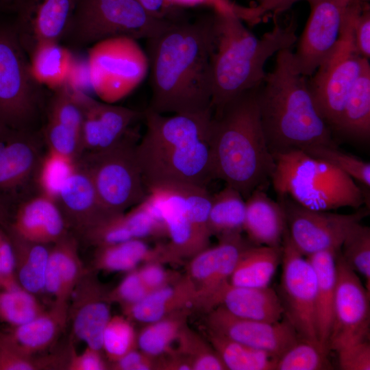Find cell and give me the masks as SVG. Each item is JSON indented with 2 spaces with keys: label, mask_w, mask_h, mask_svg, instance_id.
Masks as SVG:
<instances>
[{
  "label": "cell",
  "mask_w": 370,
  "mask_h": 370,
  "mask_svg": "<svg viewBox=\"0 0 370 370\" xmlns=\"http://www.w3.org/2000/svg\"><path fill=\"white\" fill-rule=\"evenodd\" d=\"M36 80L49 90L69 81L74 60L69 48L61 43L42 42L27 52Z\"/></svg>",
  "instance_id": "33"
},
{
  "label": "cell",
  "mask_w": 370,
  "mask_h": 370,
  "mask_svg": "<svg viewBox=\"0 0 370 370\" xmlns=\"http://www.w3.org/2000/svg\"><path fill=\"white\" fill-rule=\"evenodd\" d=\"M273 157L275 169L271 180L278 197L287 196L304 207L323 211L359 209L367 201L366 193L350 176L302 150Z\"/></svg>",
  "instance_id": "6"
},
{
  "label": "cell",
  "mask_w": 370,
  "mask_h": 370,
  "mask_svg": "<svg viewBox=\"0 0 370 370\" xmlns=\"http://www.w3.org/2000/svg\"><path fill=\"white\" fill-rule=\"evenodd\" d=\"M82 234L96 247L114 245L134 238L126 223L124 212L103 219Z\"/></svg>",
  "instance_id": "46"
},
{
  "label": "cell",
  "mask_w": 370,
  "mask_h": 370,
  "mask_svg": "<svg viewBox=\"0 0 370 370\" xmlns=\"http://www.w3.org/2000/svg\"><path fill=\"white\" fill-rule=\"evenodd\" d=\"M357 1H367V0H357Z\"/></svg>",
  "instance_id": "64"
},
{
  "label": "cell",
  "mask_w": 370,
  "mask_h": 370,
  "mask_svg": "<svg viewBox=\"0 0 370 370\" xmlns=\"http://www.w3.org/2000/svg\"><path fill=\"white\" fill-rule=\"evenodd\" d=\"M336 285L328 349L336 351L352 343L369 339V291L336 254Z\"/></svg>",
  "instance_id": "16"
},
{
  "label": "cell",
  "mask_w": 370,
  "mask_h": 370,
  "mask_svg": "<svg viewBox=\"0 0 370 370\" xmlns=\"http://www.w3.org/2000/svg\"><path fill=\"white\" fill-rule=\"evenodd\" d=\"M75 0H19L10 5L26 53L42 42L61 43L69 27Z\"/></svg>",
  "instance_id": "20"
},
{
  "label": "cell",
  "mask_w": 370,
  "mask_h": 370,
  "mask_svg": "<svg viewBox=\"0 0 370 370\" xmlns=\"http://www.w3.org/2000/svg\"><path fill=\"white\" fill-rule=\"evenodd\" d=\"M208 341L227 369L275 370L278 358L207 330Z\"/></svg>",
  "instance_id": "37"
},
{
  "label": "cell",
  "mask_w": 370,
  "mask_h": 370,
  "mask_svg": "<svg viewBox=\"0 0 370 370\" xmlns=\"http://www.w3.org/2000/svg\"><path fill=\"white\" fill-rule=\"evenodd\" d=\"M4 4L10 7L12 4L19 0H1Z\"/></svg>",
  "instance_id": "63"
},
{
  "label": "cell",
  "mask_w": 370,
  "mask_h": 370,
  "mask_svg": "<svg viewBox=\"0 0 370 370\" xmlns=\"http://www.w3.org/2000/svg\"><path fill=\"white\" fill-rule=\"evenodd\" d=\"M311 8L293 62L304 76L312 75L339 42L346 8L352 0H307Z\"/></svg>",
  "instance_id": "18"
},
{
  "label": "cell",
  "mask_w": 370,
  "mask_h": 370,
  "mask_svg": "<svg viewBox=\"0 0 370 370\" xmlns=\"http://www.w3.org/2000/svg\"><path fill=\"white\" fill-rule=\"evenodd\" d=\"M137 347V334L131 321L124 315L111 317L102 336V351L110 363Z\"/></svg>",
  "instance_id": "44"
},
{
  "label": "cell",
  "mask_w": 370,
  "mask_h": 370,
  "mask_svg": "<svg viewBox=\"0 0 370 370\" xmlns=\"http://www.w3.org/2000/svg\"><path fill=\"white\" fill-rule=\"evenodd\" d=\"M49 92L32 75L12 12L0 13V120L38 130Z\"/></svg>",
  "instance_id": "7"
},
{
  "label": "cell",
  "mask_w": 370,
  "mask_h": 370,
  "mask_svg": "<svg viewBox=\"0 0 370 370\" xmlns=\"http://www.w3.org/2000/svg\"><path fill=\"white\" fill-rule=\"evenodd\" d=\"M169 1L173 6L180 9L206 7L214 12L236 16L249 25L259 23L251 5L243 6L232 0H169Z\"/></svg>",
  "instance_id": "50"
},
{
  "label": "cell",
  "mask_w": 370,
  "mask_h": 370,
  "mask_svg": "<svg viewBox=\"0 0 370 370\" xmlns=\"http://www.w3.org/2000/svg\"><path fill=\"white\" fill-rule=\"evenodd\" d=\"M328 354L320 345L299 338L278 358L275 370L331 369Z\"/></svg>",
  "instance_id": "41"
},
{
  "label": "cell",
  "mask_w": 370,
  "mask_h": 370,
  "mask_svg": "<svg viewBox=\"0 0 370 370\" xmlns=\"http://www.w3.org/2000/svg\"><path fill=\"white\" fill-rule=\"evenodd\" d=\"M72 348L66 369L69 370H105L109 369V365L101 356V352L86 346L79 354Z\"/></svg>",
  "instance_id": "56"
},
{
  "label": "cell",
  "mask_w": 370,
  "mask_h": 370,
  "mask_svg": "<svg viewBox=\"0 0 370 370\" xmlns=\"http://www.w3.org/2000/svg\"><path fill=\"white\" fill-rule=\"evenodd\" d=\"M8 219L7 209L0 204V224L3 225L6 223Z\"/></svg>",
  "instance_id": "60"
},
{
  "label": "cell",
  "mask_w": 370,
  "mask_h": 370,
  "mask_svg": "<svg viewBox=\"0 0 370 370\" xmlns=\"http://www.w3.org/2000/svg\"><path fill=\"white\" fill-rule=\"evenodd\" d=\"M181 261L167 244H158L152 247L143 239L132 238L114 245L97 247L92 265L95 270L106 272H129L140 263L178 264Z\"/></svg>",
  "instance_id": "25"
},
{
  "label": "cell",
  "mask_w": 370,
  "mask_h": 370,
  "mask_svg": "<svg viewBox=\"0 0 370 370\" xmlns=\"http://www.w3.org/2000/svg\"><path fill=\"white\" fill-rule=\"evenodd\" d=\"M41 132L48 149L74 160L80 156V134L73 129L46 119Z\"/></svg>",
  "instance_id": "47"
},
{
  "label": "cell",
  "mask_w": 370,
  "mask_h": 370,
  "mask_svg": "<svg viewBox=\"0 0 370 370\" xmlns=\"http://www.w3.org/2000/svg\"><path fill=\"white\" fill-rule=\"evenodd\" d=\"M296 26L294 19L287 25L275 23L271 31L257 38L236 16L208 14L213 111L260 86L267 73L264 69L267 60L295 43Z\"/></svg>",
  "instance_id": "3"
},
{
  "label": "cell",
  "mask_w": 370,
  "mask_h": 370,
  "mask_svg": "<svg viewBox=\"0 0 370 370\" xmlns=\"http://www.w3.org/2000/svg\"><path fill=\"white\" fill-rule=\"evenodd\" d=\"M10 7L4 4L0 0V13L10 12Z\"/></svg>",
  "instance_id": "62"
},
{
  "label": "cell",
  "mask_w": 370,
  "mask_h": 370,
  "mask_svg": "<svg viewBox=\"0 0 370 370\" xmlns=\"http://www.w3.org/2000/svg\"><path fill=\"white\" fill-rule=\"evenodd\" d=\"M219 240L215 247H208L190 258L186 273L195 289L193 307L206 313L220 305L241 253L251 245L241 234Z\"/></svg>",
  "instance_id": "17"
},
{
  "label": "cell",
  "mask_w": 370,
  "mask_h": 370,
  "mask_svg": "<svg viewBox=\"0 0 370 370\" xmlns=\"http://www.w3.org/2000/svg\"><path fill=\"white\" fill-rule=\"evenodd\" d=\"M338 364L342 370H369V339L348 344L336 351Z\"/></svg>",
  "instance_id": "52"
},
{
  "label": "cell",
  "mask_w": 370,
  "mask_h": 370,
  "mask_svg": "<svg viewBox=\"0 0 370 370\" xmlns=\"http://www.w3.org/2000/svg\"><path fill=\"white\" fill-rule=\"evenodd\" d=\"M7 210L3 226L23 239L53 245L69 233L57 201L42 193L29 197Z\"/></svg>",
  "instance_id": "22"
},
{
  "label": "cell",
  "mask_w": 370,
  "mask_h": 370,
  "mask_svg": "<svg viewBox=\"0 0 370 370\" xmlns=\"http://www.w3.org/2000/svg\"><path fill=\"white\" fill-rule=\"evenodd\" d=\"M282 261L280 247L249 245L241 253L230 278L234 286H269Z\"/></svg>",
  "instance_id": "35"
},
{
  "label": "cell",
  "mask_w": 370,
  "mask_h": 370,
  "mask_svg": "<svg viewBox=\"0 0 370 370\" xmlns=\"http://www.w3.org/2000/svg\"><path fill=\"white\" fill-rule=\"evenodd\" d=\"M108 292L95 275L86 270L69 301L73 336L100 352L103 330L112 317Z\"/></svg>",
  "instance_id": "21"
},
{
  "label": "cell",
  "mask_w": 370,
  "mask_h": 370,
  "mask_svg": "<svg viewBox=\"0 0 370 370\" xmlns=\"http://www.w3.org/2000/svg\"><path fill=\"white\" fill-rule=\"evenodd\" d=\"M138 271L149 292L173 284L183 276L179 272L166 269L163 264L156 262L145 263Z\"/></svg>",
  "instance_id": "53"
},
{
  "label": "cell",
  "mask_w": 370,
  "mask_h": 370,
  "mask_svg": "<svg viewBox=\"0 0 370 370\" xmlns=\"http://www.w3.org/2000/svg\"><path fill=\"white\" fill-rule=\"evenodd\" d=\"M45 144L41 130L0 120V204L7 210L32 196L33 188L38 187Z\"/></svg>",
  "instance_id": "13"
},
{
  "label": "cell",
  "mask_w": 370,
  "mask_h": 370,
  "mask_svg": "<svg viewBox=\"0 0 370 370\" xmlns=\"http://www.w3.org/2000/svg\"><path fill=\"white\" fill-rule=\"evenodd\" d=\"M0 268L8 289L19 287L15 275V258L10 237L0 224Z\"/></svg>",
  "instance_id": "55"
},
{
  "label": "cell",
  "mask_w": 370,
  "mask_h": 370,
  "mask_svg": "<svg viewBox=\"0 0 370 370\" xmlns=\"http://www.w3.org/2000/svg\"><path fill=\"white\" fill-rule=\"evenodd\" d=\"M148 70L147 53L136 39L110 38L88 48L89 82L103 102L113 103L128 95L143 81Z\"/></svg>",
  "instance_id": "12"
},
{
  "label": "cell",
  "mask_w": 370,
  "mask_h": 370,
  "mask_svg": "<svg viewBox=\"0 0 370 370\" xmlns=\"http://www.w3.org/2000/svg\"><path fill=\"white\" fill-rule=\"evenodd\" d=\"M113 370L157 369V357L149 356L140 350L132 349L119 360L109 364Z\"/></svg>",
  "instance_id": "57"
},
{
  "label": "cell",
  "mask_w": 370,
  "mask_h": 370,
  "mask_svg": "<svg viewBox=\"0 0 370 370\" xmlns=\"http://www.w3.org/2000/svg\"><path fill=\"white\" fill-rule=\"evenodd\" d=\"M332 131L350 140L367 142L370 138V65L367 61L345 101Z\"/></svg>",
  "instance_id": "32"
},
{
  "label": "cell",
  "mask_w": 370,
  "mask_h": 370,
  "mask_svg": "<svg viewBox=\"0 0 370 370\" xmlns=\"http://www.w3.org/2000/svg\"><path fill=\"white\" fill-rule=\"evenodd\" d=\"M338 252L326 250L306 257L313 267L317 277L316 325L318 339L328 351L333 318Z\"/></svg>",
  "instance_id": "31"
},
{
  "label": "cell",
  "mask_w": 370,
  "mask_h": 370,
  "mask_svg": "<svg viewBox=\"0 0 370 370\" xmlns=\"http://www.w3.org/2000/svg\"><path fill=\"white\" fill-rule=\"evenodd\" d=\"M8 289L7 284L1 273L0 268V290Z\"/></svg>",
  "instance_id": "61"
},
{
  "label": "cell",
  "mask_w": 370,
  "mask_h": 370,
  "mask_svg": "<svg viewBox=\"0 0 370 370\" xmlns=\"http://www.w3.org/2000/svg\"><path fill=\"white\" fill-rule=\"evenodd\" d=\"M246 204L241 194L226 185L212 195L208 214V228L211 236L221 238L241 234L243 230Z\"/></svg>",
  "instance_id": "36"
},
{
  "label": "cell",
  "mask_w": 370,
  "mask_h": 370,
  "mask_svg": "<svg viewBox=\"0 0 370 370\" xmlns=\"http://www.w3.org/2000/svg\"><path fill=\"white\" fill-rule=\"evenodd\" d=\"M56 201L68 225L81 234L103 219L114 214L103 207L90 175L77 162Z\"/></svg>",
  "instance_id": "24"
},
{
  "label": "cell",
  "mask_w": 370,
  "mask_h": 370,
  "mask_svg": "<svg viewBox=\"0 0 370 370\" xmlns=\"http://www.w3.org/2000/svg\"><path fill=\"white\" fill-rule=\"evenodd\" d=\"M53 358H37L22 353L0 332V370H38L53 367Z\"/></svg>",
  "instance_id": "49"
},
{
  "label": "cell",
  "mask_w": 370,
  "mask_h": 370,
  "mask_svg": "<svg viewBox=\"0 0 370 370\" xmlns=\"http://www.w3.org/2000/svg\"><path fill=\"white\" fill-rule=\"evenodd\" d=\"M221 306L240 318L275 323L284 316L278 293L272 288L230 285L225 289Z\"/></svg>",
  "instance_id": "30"
},
{
  "label": "cell",
  "mask_w": 370,
  "mask_h": 370,
  "mask_svg": "<svg viewBox=\"0 0 370 370\" xmlns=\"http://www.w3.org/2000/svg\"><path fill=\"white\" fill-rule=\"evenodd\" d=\"M308 155L323 160L338 169L361 184L370 187V164L337 147L314 145L301 149Z\"/></svg>",
  "instance_id": "45"
},
{
  "label": "cell",
  "mask_w": 370,
  "mask_h": 370,
  "mask_svg": "<svg viewBox=\"0 0 370 370\" xmlns=\"http://www.w3.org/2000/svg\"><path fill=\"white\" fill-rule=\"evenodd\" d=\"M190 308L174 312L147 323L137 334V347L145 354L158 357L171 350L182 329L187 323Z\"/></svg>",
  "instance_id": "38"
},
{
  "label": "cell",
  "mask_w": 370,
  "mask_h": 370,
  "mask_svg": "<svg viewBox=\"0 0 370 370\" xmlns=\"http://www.w3.org/2000/svg\"><path fill=\"white\" fill-rule=\"evenodd\" d=\"M304 256L291 240L286 227L282 242V275L278 293L284 317L300 338L322 346L316 325V273Z\"/></svg>",
  "instance_id": "14"
},
{
  "label": "cell",
  "mask_w": 370,
  "mask_h": 370,
  "mask_svg": "<svg viewBox=\"0 0 370 370\" xmlns=\"http://www.w3.org/2000/svg\"><path fill=\"white\" fill-rule=\"evenodd\" d=\"M258 88L213 111L210 127L214 178L245 199L256 188L264 189L275 169L261 125Z\"/></svg>",
  "instance_id": "4"
},
{
  "label": "cell",
  "mask_w": 370,
  "mask_h": 370,
  "mask_svg": "<svg viewBox=\"0 0 370 370\" xmlns=\"http://www.w3.org/2000/svg\"><path fill=\"white\" fill-rule=\"evenodd\" d=\"M245 204L243 230L249 241L257 246H281L286 223L280 203L258 188L246 199Z\"/></svg>",
  "instance_id": "27"
},
{
  "label": "cell",
  "mask_w": 370,
  "mask_h": 370,
  "mask_svg": "<svg viewBox=\"0 0 370 370\" xmlns=\"http://www.w3.org/2000/svg\"><path fill=\"white\" fill-rule=\"evenodd\" d=\"M45 310L36 295L21 286L0 290V321L11 328L30 321Z\"/></svg>",
  "instance_id": "39"
},
{
  "label": "cell",
  "mask_w": 370,
  "mask_h": 370,
  "mask_svg": "<svg viewBox=\"0 0 370 370\" xmlns=\"http://www.w3.org/2000/svg\"><path fill=\"white\" fill-rule=\"evenodd\" d=\"M212 112L166 116L148 108L136 153L147 190L164 184L207 187L213 180L210 145Z\"/></svg>",
  "instance_id": "2"
},
{
  "label": "cell",
  "mask_w": 370,
  "mask_h": 370,
  "mask_svg": "<svg viewBox=\"0 0 370 370\" xmlns=\"http://www.w3.org/2000/svg\"><path fill=\"white\" fill-rule=\"evenodd\" d=\"M284 212L288 235L304 256L326 250L339 251L352 227L369 214V208L343 214L304 207L289 197H278Z\"/></svg>",
  "instance_id": "15"
},
{
  "label": "cell",
  "mask_w": 370,
  "mask_h": 370,
  "mask_svg": "<svg viewBox=\"0 0 370 370\" xmlns=\"http://www.w3.org/2000/svg\"><path fill=\"white\" fill-rule=\"evenodd\" d=\"M78 252L77 239L69 233L53 244L45 275V292L54 300L69 302L71 295L85 273Z\"/></svg>",
  "instance_id": "28"
},
{
  "label": "cell",
  "mask_w": 370,
  "mask_h": 370,
  "mask_svg": "<svg viewBox=\"0 0 370 370\" xmlns=\"http://www.w3.org/2000/svg\"><path fill=\"white\" fill-rule=\"evenodd\" d=\"M138 137L132 127L110 147L83 153L76 159L90 175L101 205L111 214L124 212L147 195L136 153Z\"/></svg>",
  "instance_id": "9"
},
{
  "label": "cell",
  "mask_w": 370,
  "mask_h": 370,
  "mask_svg": "<svg viewBox=\"0 0 370 370\" xmlns=\"http://www.w3.org/2000/svg\"><path fill=\"white\" fill-rule=\"evenodd\" d=\"M125 218L134 238L146 239L167 236L164 223L154 217L141 201Z\"/></svg>",
  "instance_id": "48"
},
{
  "label": "cell",
  "mask_w": 370,
  "mask_h": 370,
  "mask_svg": "<svg viewBox=\"0 0 370 370\" xmlns=\"http://www.w3.org/2000/svg\"><path fill=\"white\" fill-rule=\"evenodd\" d=\"M143 8L152 16L171 21L186 18L184 10L173 6L169 0H138Z\"/></svg>",
  "instance_id": "58"
},
{
  "label": "cell",
  "mask_w": 370,
  "mask_h": 370,
  "mask_svg": "<svg viewBox=\"0 0 370 370\" xmlns=\"http://www.w3.org/2000/svg\"><path fill=\"white\" fill-rule=\"evenodd\" d=\"M76 167V160L47 149L38 171L37 185L42 193L54 200Z\"/></svg>",
  "instance_id": "43"
},
{
  "label": "cell",
  "mask_w": 370,
  "mask_h": 370,
  "mask_svg": "<svg viewBox=\"0 0 370 370\" xmlns=\"http://www.w3.org/2000/svg\"><path fill=\"white\" fill-rule=\"evenodd\" d=\"M257 3L252 5L255 15L259 22L268 14L276 16L287 10L293 3L299 0H255Z\"/></svg>",
  "instance_id": "59"
},
{
  "label": "cell",
  "mask_w": 370,
  "mask_h": 370,
  "mask_svg": "<svg viewBox=\"0 0 370 370\" xmlns=\"http://www.w3.org/2000/svg\"><path fill=\"white\" fill-rule=\"evenodd\" d=\"M361 8L358 2L347 5L337 47L308 81L315 106L331 131L335 127L351 89L368 61L356 52L352 39L353 23Z\"/></svg>",
  "instance_id": "11"
},
{
  "label": "cell",
  "mask_w": 370,
  "mask_h": 370,
  "mask_svg": "<svg viewBox=\"0 0 370 370\" xmlns=\"http://www.w3.org/2000/svg\"><path fill=\"white\" fill-rule=\"evenodd\" d=\"M69 322V302L53 301L51 306L30 321L3 332L23 354L34 356L48 348Z\"/></svg>",
  "instance_id": "26"
},
{
  "label": "cell",
  "mask_w": 370,
  "mask_h": 370,
  "mask_svg": "<svg viewBox=\"0 0 370 370\" xmlns=\"http://www.w3.org/2000/svg\"><path fill=\"white\" fill-rule=\"evenodd\" d=\"M6 231L14 248L15 275L18 285L36 296L42 294L45 292L49 245L27 241Z\"/></svg>",
  "instance_id": "34"
},
{
  "label": "cell",
  "mask_w": 370,
  "mask_h": 370,
  "mask_svg": "<svg viewBox=\"0 0 370 370\" xmlns=\"http://www.w3.org/2000/svg\"><path fill=\"white\" fill-rule=\"evenodd\" d=\"M352 39L356 52L368 60L370 57V8L367 2L354 19Z\"/></svg>",
  "instance_id": "54"
},
{
  "label": "cell",
  "mask_w": 370,
  "mask_h": 370,
  "mask_svg": "<svg viewBox=\"0 0 370 370\" xmlns=\"http://www.w3.org/2000/svg\"><path fill=\"white\" fill-rule=\"evenodd\" d=\"M257 93L261 125L272 155L314 145L336 147L308 81L293 64L291 49L277 53L275 66Z\"/></svg>",
  "instance_id": "5"
},
{
  "label": "cell",
  "mask_w": 370,
  "mask_h": 370,
  "mask_svg": "<svg viewBox=\"0 0 370 370\" xmlns=\"http://www.w3.org/2000/svg\"><path fill=\"white\" fill-rule=\"evenodd\" d=\"M80 97L84 107L80 136L81 154L110 147L132 128V125L143 117V112L97 101L82 90Z\"/></svg>",
  "instance_id": "23"
},
{
  "label": "cell",
  "mask_w": 370,
  "mask_h": 370,
  "mask_svg": "<svg viewBox=\"0 0 370 370\" xmlns=\"http://www.w3.org/2000/svg\"><path fill=\"white\" fill-rule=\"evenodd\" d=\"M174 22L151 16L138 0H75L62 42L81 49L114 37L148 39Z\"/></svg>",
  "instance_id": "8"
},
{
  "label": "cell",
  "mask_w": 370,
  "mask_h": 370,
  "mask_svg": "<svg viewBox=\"0 0 370 370\" xmlns=\"http://www.w3.org/2000/svg\"><path fill=\"white\" fill-rule=\"evenodd\" d=\"M156 197L165 223L167 243L180 260L209 247L208 214L212 195L207 187L170 184L147 190Z\"/></svg>",
  "instance_id": "10"
},
{
  "label": "cell",
  "mask_w": 370,
  "mask_h": 370,
  "mask_svg": "<svg viewBox=\"0 0 370 370\" xmlns=\"http://www.w3.org/2000/svg\"><path fill=\"white\" fill-rule=\"evenodd\" d=\"M149 293L138 269H135L129 271L116 287L108 292V299L111 304H119L123 308L137 303Z\"/></svg>",
  "instance_id": "51"
},
{
  "label": "cell",
  "mask_w": 370,
  "mask_h": 370,
  "mask_svg": "<svg viewBox=\"0 0 370 370\" xmlns=\"http://www.w3.org/2000/svg\"><path fill=\"white\" fill-rule=\"evenodd\" d=\"M175 349L190 362L193 370H227L222 360L210 342L188 328L180 331Z\"/></svg>",
  "instance_id": "42"
},
{
  "label": "cell",
  "mask_w": 370,
  "mask_h": 370,
  "mask_svg": "<svg viewBox=\"0 0 370 370\" xmlns=\"http://www.w3.org/2000/svg\"><path fill=\"white\" fill-rule=\"evenodd\" d=\"M207 330L279 358L300 338L284 317L275 323L243 319L219 305L207 313Z\"/></svg>",
  "instance_id": "19"
},
{
  "label": "cell",
  "mask_w": 370,
  "mask_h": 370,
  "mask_svg": "<svg viewBox=\"0 0 370 370\" xmlns=\"http://www.w3.org/2000/svg\"><path fill=\"white\" fill-rule=\"evenodd\" d=\"M340 255L347 265L365 279L370 291V228L360 222L354 225L346 234Z\"/></svg>",
  "instance_id": "40"
},
{
  "label": "cell",
  "mask_w": 370,
  "mask_h": 370,
  "mask_svg": "<svg viewBox=\"0 0 370 370\" xmlns=\"http://www.w3.org/2000/svg\"><path fill=\"white\" fill-rule=\"evenodd\" d=\"M151 99L149 110L173 114L213 112L208 14L186 18L147 39Z\"/></svg>",
  "instance_id": "1"
},
{
  "label": "cell",
  "mask_w": 370,
  "mask_h": 370,
  "mask_svg": "<svg viewBox=\"0 0 370 370\" xmlns=\"http://www.w3.org/2000/svg\"><path fill=\"white\" fill-rule=\"evenodd\" d=\"M195 298L194 284L186 274L176 282L152 291L137 303L121 308L130 321L147 324L193 306Z\"/></svg>",
  "instance_id": "29"
}]
</instances>
